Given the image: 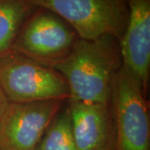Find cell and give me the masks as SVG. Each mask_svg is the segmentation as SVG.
<instances>
[{
	"mask_svg": "<svg viewBox=\"0 0 150 150\" xmlns=\"http://www.w3.org/2000/svg\"><path fill=\"white\" fill-rule=\"evenodd\" d=\"M71 129L79 150H117L110 103L70 101Z\"/></svg>",
	"mask_w": 150,
	"mask_h": 150,
	"instance_id": "7",
	"label": "cell"
},
{
	"mask_svg": "<svg viewBox=\"0 0 150 150\" xmlns=\"http://www.w3.org/2000/svg\"><path fill=\"white\" fill-rule=\"evenodd\" d=\"M36 8L33 0H0V56L12 50L23 23Z\"/></svg>",
	"mask_w": 150,
	"mask_h": 150,
	"instance_id": "9",
	"label": "cell"
},
{
	"mask_svg": "<svg viewBox=\"0 0 150 150\" xmlns=\"http://www.w3.org/2000/svg\"><path fill=\"white\" fill-rule=\"evenodd\" d=\"M8 105H9V101L8 100L5 93H4L0 86V119L5 113L6 110L8 108Z\"/></svg>",
	"mask_w": 150,
	"mask_h": 150,
	"instance_id": "11",
	"label": "cell"
},
{
	"mask_svg": "<svg viewBox=\"0 0 150 150\" xmlns=\"http://www.w3.org/2000/svg\"><path fill=\"white\" fill-rule=\"evenodd\" d=\"M34 150H79L71 129L69 108L57 114Z\"/></svg>",
	"mask_w": 150,
	"mask_h": 150,
	"instance_id": "10",
	"label": "cell"
},
{
	"mask_svg": "<svg viewBox=\"0 0 150 150\" xmlns=\"http://www.w3.org/2000/svg\"><path fill=\"white\" fill-rule=\"evenodd\" d=\"M63 102L9 103L0 119V150L35 149Z\"/></svg>",
	"mask_w": 150,
	"mask_h": 150,
	"instance_id": "6",
	"label": "cell"
},
{
	"mask_svg": "<svg viewBox=\"0 0 150 150\" xmlns=\"http://www.w3.org/2000/svg\"><path fill=\"white\" fill-rule=\"evenodd\" d=\"M37 7L57 14L79 38L111 36L121 40L128 21L127 0H33Z\"/></svg>",
	"mask_w": 150,
	"mask_h": 150,
	"instance_id": "4",
	"label": "cell"
},
{
	"mask_svg": "<svg viewBox=\"0 0 150 150\" xmlns=\"http://www.w3.org/2000/svg\"><path fill=\"white\" fill-rule=\"evenodd\" d=\"M129 16L119 41L122 64L140 81L146 93L150 71V0H127Z\"/></svg>",
	"mask_w": 150,
	"mask_h": 150,
	"instance_id": "8",
	"label": "cell"
},
{
	"mask_svg": "<svg viewBox=\"0 0 150 150\" xmlns=\"http://www.w3.org/2000/svg\"><path fill=\"white\" fill-rule=\"evenodd\" d=\"M0 86L9 103L69 99L59 72L14 50L0 56Z\"/></svg>",
	"mask_w": 150,
	"mask_h": 150,
	"instance_id": "2",
	"label": "cell"
},
{
	"mask_svg": "<svg viewBox=\"0 0 150 150\" xmlns=\"http://www.w3.org/2000/svg\"><path fill=\"white\" fill-rule=\"evenodd\" d=\"M139 79L121 64L113 77L110 103L116 128L117 150H150V122Z\"/></svg>",
	"mask_w": 150,
	"mask_h": 150,
	"instance_id": "3",
	"label": "cell"
},
{
	"mask_svg": "<svg viewBox=\"0 0 150 150\" xmlns=\"http://www.w3.org/2000/svg\"><path fill=\"white\" fill-rule=\"evenodd\" d=\"M122 64L119 41L111 36L78 38L64 58L48 65L64 76L69 101L110 103L113 77Z\"/></svg>",
	"mask_w": 150,
	"mask_h": 150,
	"instance_id": "1",
	"label": "cell"
},
{
	"mask_svg": "<svg viewBox=\"0 0 150 150\" xmlns=\"http://www.w3.org/2000/svg\"><path fill=\"white\" fill-rule=\"evenodd\" d=\"M78 38L64 19L37 7L23 23L12 50L49 65L64 58Z\"/></svg>",
	"mask_w": 150,
	"mask_h": 150,
	"instance_id": "5",
	"label": "cell"
}]
</instances>
